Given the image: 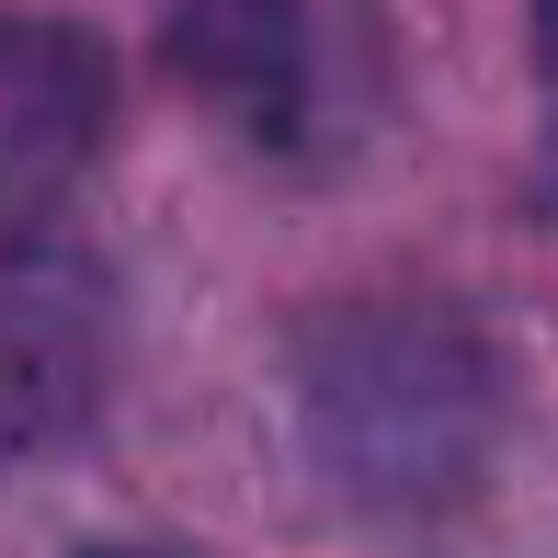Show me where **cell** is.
Returning <instances> with one entry per match:
<instances>
[{
  "label": "cell",
  "instance_id": "1",
  "mask_svg": "<svg viewBox=\"0 0 558 558\" xmlns=\"http://www.w3.org/2000/svg\"><path fill=\"white\" fill-rule=\"evenodd\" d=\"M308 434L331 456V478L353 501H456L490 468V422H501V376L490 342L445 308H342L308 331Z\"/></svg>",
  "mask_w": 558,
  "mask_h": 558
},
{
  "label": "cell",
  "instance_id": "2",
  "mask_svg": "<svg viewBox=\"0 0 558 558\" xmlns=\"http://www.w3.org/2000/svg\"><path fill=\"white\" fill-rule=\"evenodd\" d=\"M114 388V296L81 251H0V468L58 456Z\"/></svg>",
  "mask_w": 558,
  "mask_h": 558
},
{
  "label": "cell",
  "instance_id": "3",
  "mask_svg": "<svg viewBox=\"0 0 558 558\" xmlns=\"http://www.w3.org/2000/svg\"><path fill=\"white\" fill-rule=\"evenodd\" d=\"M114 58L81 23H0V228L58 206L69 171L104 148Z\"/></svg>",
  "mask_w": 558,
  "mask_h": 558
},
{
  "label": "cell",
  "instance_id": "4",
  "mask_svg": "<svg viewBox=\"0 0 558 558\" xmlns=\"http://www.w3.org/2000/svg\"><path fill=\"white\" fill-rule=\"evenodd\" d=\"M171 58L228 114H251L274 148L308 137V23L296 12H194V23H171Z\"/></svg>",
  "mask_w": 558,
  "mask_h": 558
},
{
  "label": "cell",
  "instance_id": "5",
  "mask_svg": "<svg viewBox=\"0 0 558 558\" xmlns=\"http://www.w3.org/2000/svg\"><path fill=\"white\" fill-rule=\"evenodd\" d=\"M104 558H137V547H104Z\"/></svg>",
  "mask_w": 558,
  "mask_h": 558
}]
</instances>
